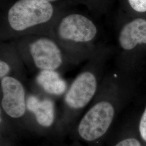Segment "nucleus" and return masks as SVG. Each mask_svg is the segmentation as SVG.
I'll list each match as a JSON object with an SVG mask.
<instances>
[{
  "instance_id": "1",
  "label": "nucleus",
  "mask_w": 146,
  "mask_h": 146,
  "mask_svg": "<svg viewBox=\"0 0 146 146\" xmlns=\"http://www.w3.org/2000/svg\"><path fill=\"white\" fill-rule=\"evenodd\" d=\"M134 88V78L119 70L104 75L88 109L70 131L74 136L92 145L101 142L131 99Z\"/></svg>"
},
{
  "instance_id": "2",
  "label": "nucleus",
  "mask_w": 146,
  "mask_h": 146,
  "mask_svg": "<svg viewBox=\"0 0 146 146\" xmlns=\"http://www.w3.org/2000/svg\"><path fill=\"white\" fill-rule=\"evenodd\" d=\"M104 56L95 53L70 84L63 98L56 134L62 135L71 131L94 99L104 76Z\"/></svg>"
},
{
  "instance_id": "3",
  "label": "nucleus",
  "mask_w": 146,
  "mask_h": 146,
  "mask_svg": "<svg viewBox=\"0 0 146 146\" xmlns=\"http://www.w3.org/2000/svg\"><path fill=\"white\" fill-rule=\"evenodd\" d=\"M15 42L25 65L33 71L54 70L62 74L73 60L52 37L25 36Z\"/></svg>"
},
{
  "instance_id": "4",
  "label": "nucleus",
  "mask_w": 146,
  "mask_h": 146,
  "mask_svg": "<svg viewBox=\"0 0 146 146\" xmlns=\"http://www.w3.org/2000/svg\"><path fill=\"white\" fill-rule=\"evenodd\" d=\"M97 34V27L92 20L82 14L72 13L60 20L52 37L77 64L96 53L92 43Z\"/></svg>"
},
{
  "instance_id": "5",
  "label": "nucleus",
  "mask_w": 146,
  "mask_h": 146,
  "mask_svg": "<svg viewBox=\"0 0 146 146\" xmlns=\"http://www.w3.org/2000/svg\"><path fill=\"white\" fill-rule=\"evenodd\" d=\"M52 3L43 0H17L8 11V25L16 34H23L34 27L46 24L53 17Z\"/></svg>"
},
{
  "instance_id": "6",
  "label": "nucleus",
  "mask_w": 146,
  "mask_h": 146,
  "mask_svg": "<svg viewBox=\"0 0 146 146\" xmlns=\"http://www.w3.org/2000/svg\"><path fill=\"white\" fill-rule=\"evenodd\" d=\"M58 118L55 100L28 90L25 129L40 135L56 134Z\"/></svg>"
},
{
  "instance_id": "7",
  "label": "nucleus",
  "mask_w": 146,
  "mask_h": 146,
  "mask_svg": "<svg viewBox=\"0 0 146 146\" xmlns=\"http://www.w3.org/2000/svg\"><path fill=\"white\" fill-rule=\"evenodd\" d=\"M2 110L18 129H25L28 90L25 82L13 76L0 79Z\"/></svg>"
},
{
  "instance_id": "8",
  "label": "nucleus",
  "mask_w": 146,
  "mask_h": 146,
  "mask_svg": "<svg viewBox=\"0 0 146 146\" xmlns=\"http://www.w3.org/2000/svg\"><path fill=\"white\" fill-rule=\"evenodd\" d=\"M69 86L62 73L43 70L37 72L33 79L31 90L56 101L63 98Z\"/></svg>"
},
{
  "instance_id": "9",
  "label": "nucleus",
  "mask_w": 146,
  "mask_h": 146,
  "mask_svg": "<svg viewBox=\"0 0 146 146\" xmlns=\"http://www.w3.org/2000/svg\"><path fill=\"white\" fill-rule=\"evenodd\" d=\"M118 42L120 48L127 54L146 47V20L136 19L127 23L120 31Z\"/></svg>"
},
{
  "instance_id": "10",
  "label": "nucleus",
  "mask_w": 146,
  "mask_h": 146,
  "mask_svg": "<svg viewBox=\"0 0 146 146\" xmlns=\"http://www.w3.org/2000/svg\"><path fill=\"white\" fill-rule=\"evenodd\" d=\"M0 79L13 76L26 83V71L15 42L2 43L0 56Z\"/></svg>"
},
{
  "instance_id": "11",
  "label": "nucleus",
  "mask_w": 146,
  "mask_h": 146,
  "mask_svg": "<svg viewBox=\"0 0 146 146\" xmlns=\"http://www.w3.org/2000/svg\"><path fill=\"white\" fill-rule=\"evenodd\" d=\"M137 120L131 121L123 125L112 146H143L137 128Z\"/></svg>"
},
{
  "instance_id": "12",
  "label": "nucleus",
  "mask_w": 146,
  "mask_h": 146,
  "mask_svg": "<svg viewBox=\"0 0 146 146\" xmlns=\"http://www.w3.org/2000/svg\"><path fill=\"white\" fill-rule=\"evenodd\" d=\"M0 128L1 136L7 137L14 136L16 131L18 129L14 123L1 110H0Z\"/></svg>"
},
{
  "instance_id": "13",
  "label": "nucleus",
  "mask_w": 146,
  "mask_h": 146,
  "mask_svg": "<svg viewBox=\"0 0 146 146\" xmlns=\"http://www.w3.org/2000/svg\"><path fill=\"white\" fill-rule=\"evenodd\" d=\"M137 128L143 146H146V104L140 118L137 119Z\"/></svg>"
},
{
  "instance_id": "14",
  "label": "nucleus",
  "mask_w": 146,
  "mask_h": 146,
  "mask_svg": "<svg viewBox=\"0 0 146 146\" xmlns=\"http://www.w3.org/2000/svg\"><path fill=\"white\" fill-rule=\"evenodd\" d=\"M129 5L136 11L144 13L146 11V0H128Z\"/></svg>"
},
{
  "instance_id": "15",
  "label": "nucleus",
  "mask_w": 146,
  "mask_h": 146,
  "mask_svg": "<svg viewBox=\"0 0 146 146\" xmlns=\"http://www.w3.org/2000/svg\"><path fill=\"white\" fill-rule=\"evenodd\" d=\"M43 1H47V2H50V3H52V2H55V1H58V0H43Z\"/></svg>"
}]
</instances>
